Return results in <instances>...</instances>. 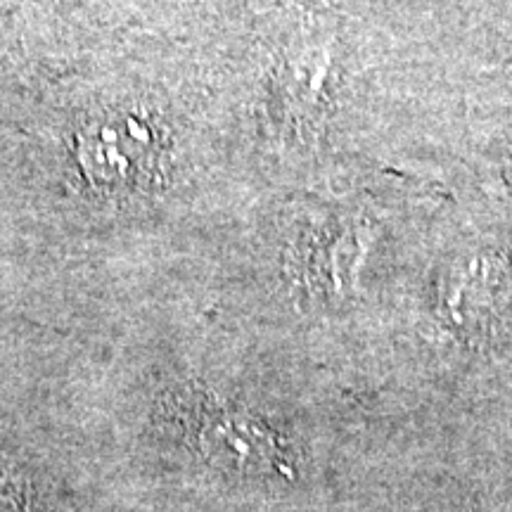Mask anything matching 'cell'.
<instances>
[{
    "label": "cell",
    "mask_w": 512,
    "mask_h": 512,
    "mask_svg": "<svg viewBox=\"0 0 512 512\" xmlns=\"http://www.w3.org/2000/svg\"><path fill=\"white\" fill-rule=\"evenodd\" d=\"M0 512H15V508H12V505H10V503L0 501Z\"/></svg>",
    "instance_id": "3957f363"
},
{
    "label": "cell",
    "mask_w": 512,
    "mask_h": 512,
    "mask_svg": "<svg viewBox=\"0 0 512 512\" xmlns=\"http://www.w3.org/2000/svg\"><path fill=\"white\" fill-rule=\"evenodd\" d=\"M259 430L249 425L245 420L216 418L204 430V441L214 448V451H226L238 463H249V460H261L268 453L266 439L259 437Z\"/></svg>",
    "instance_id": "7a4b0ae2"
},
{
    "label": "cell",
    "mask_w": 512,
    "mask_h": 512,
    "mask_svg": "<svg viewBox=\"0 0 512 512\" xmlns=\"http://www.w3.org/2000/svg\"><path fill=\"white\" fill-rule=\"evenodd\" d=\"M74 157L95 190L110 195L147 190L162 178V136L145 114H95L74 136Z\"/></svg>",
    "instance_id": "6da1fadb"
}]
</instances>
